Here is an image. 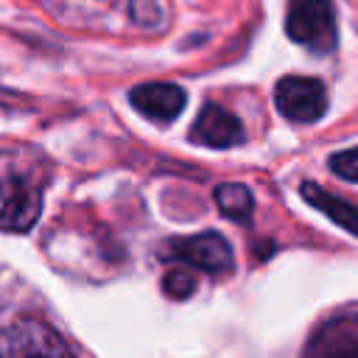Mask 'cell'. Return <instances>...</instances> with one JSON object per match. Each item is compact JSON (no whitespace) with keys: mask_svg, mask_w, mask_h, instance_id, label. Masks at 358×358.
Returning a JSON list of instances; mask_svg holds the SVG:
<instances>
[{"mask_svg":"<svg viewBox=\"0 0 358 358\" xmlns=\"http://www.w3.org/2000/svg\"><path fill=\"white\" fill-rule=\"evenodd\" d=\"M39 154L0 151V229L25 232L36 224L42 213L45 173L39 171Z\"/></svg>","mask_w":358,"mask_h":358,"instance_id":"cell-1","label":"cell"},{"mask_svg":"<svg viewBox=\"0 0 358 358\" xmlns=\"http://www.w3.org/2000/svg\"><path fill=\"white\" fill-rule=\"evenodd\" d=\"M285 34L310 53H333L338 45L336 3L333 0H288Z\"/></svg>","mask_w":358,"mask_h":358,"instance_id":"cell-2","label":"cell"},{"mask_svg":"<svg viewBox=\"0 0 358 358\" xmlns=\"http://www.w3.org/2000/svg\"><path fill=\"white\" fill-rule=\"evenodd\" d=\"M0 358H76L70 347L48 324L17 319L0 333Z\"/></svg>","mask_w":358,"mask_h":358,"instance_id":"cell-3","label":"cell"},{"mask_svg":"<svg viewBox=\"0 0 358 358\" xmlns=\"http://www.w3.org/2000/svg\"><path fill=\"white\" fill-rule=\"evenodd\" d=\"M274 103L294 123H316L327 112V90L310 76H285L274 87Z\"/></svg>","mask_w":358,"mask_h":358,"instance_id":"cell-4","label":"cell"},{"mask_svg":"<svg viewBox=\"0 0 358 358\" xmlns=\"http://www.w3.org/2000/svg\"><path fill=\"white\" fill-rule=\"evenodd\" d=\"M165 255L171 260H182L193 268H201L207 274H224L235 263L227 238L218 232H199L190 238H173L165 243Z\"/></svg>","mask_w":358,"mask_h":358,"instance_id":"cell-5","label":"cell"},{"mask_svg":"<svg viewBox=\"0 0 358 358\" xmlns=\"http://www.w3.org/2000/svg\"><path fill=\"white\" fill-rule=\"evenodd\" d=\"M302 358H358V316L324 322L310 336Z\"/></svg>","mask_w":358,"mask_h":358,"instance_id":"cell-6","label":"cell"},{"mask_svg":"<svg viewBox=\"0 0 358 358\" xmlns=\"http://www.w3.org/2000/svg\"><path fill=\"white\" fill-rule=\"evenodd\" d=\"M190 140L207 148H232L243 140V126L221 103H204L190 126Z\"/></svg>","mask_w":358,"mask_h":358,"instance_id":"cell-7","label":"cell"},{"mask_svg":"<svg viewBox=\"0 0 358 358\" xmlns=\"http://www.w3.org/2000/svg\"><path fill=\"white\" fill-rule=\"evenodd\" d=\"M129 101L137 112H143L151 120H173L187 103V95L182 87L168 84V81H148L137 84L129 92Z\"/></svg>","mask_w":358,"mask_h":358,"instance_id":"cell-8","label":"cell"},{"mask_svg":"<svg viewBox=\"0 0 358 358\" xmlns=\"http://www.w3.org/2000/svg\"><path fill=\"white\" fill-rule=\"evenodd\" d=\"M299 193H302V199H305L310 207H316L319 213H324L333 224H338L341 229L358 235V207H355V204H350V201L333 196L330 190H324V187H319V185H313V182H302Z\"/></svg>","mask_w":358,"mask_h":358,"instance_id":"cell-9","label":"cell"},{"mask_svg":"<svg viewBox=\"0 0 358 358\" xmlns=\"http://www.w3.org/2000/svg\"><path fill=\"white\" fill-rule=\"evenodd\" d=\"M215 204L218 210L232 218V221H241V224H249L252 221V210H255V201H252V193L246 185H238V182H227V185H218L215 187Z\"/></svg>","mask_w":358,"mask_h":358,"instance_id":"cell-10","label":"cell"},{"mask_svg":"<svg viewBox=\"0 0 358 358\" xmlns=\"http://www.w3.org/2000/svg\"><path fill=\"white\" fill-rule=\"evenodd\" d=\"M162 291L171 299H187L196 291V277L187 268H171L165 274V280H162Z\"/></svg>","mask_w":358,"mask_h":358,"instance_id":"cell-11","label":"cell"},{"mask_svg":"<svg viewBox=\"0 0 358 358\" xmlns=\"http://www.w3.org/2000/svg\"><path fill=\"white\" fill-rule=\"evenodd\" d=\"M330 171L338 173L341 179L358 182V148H347L330 157Z\"/></svg>","mask_w":358,"mask_h":358,"instance_id":"cell-12","label":"cell"},{"mask_svg":"<svg viewBox=\"0 0 358 358\" xmlns=\"http://www.w3.org/2000/svg\"><path fill=\"white\" fill-rule=\"evenodd\" d=\"M129 14L137 25H157L162 20V11L157 6V0H131L129 3Z\"/></svg>","mask_w":358,"mask_h":358,"instance_id":"cell-13","label":"cell"}]
</instances>
